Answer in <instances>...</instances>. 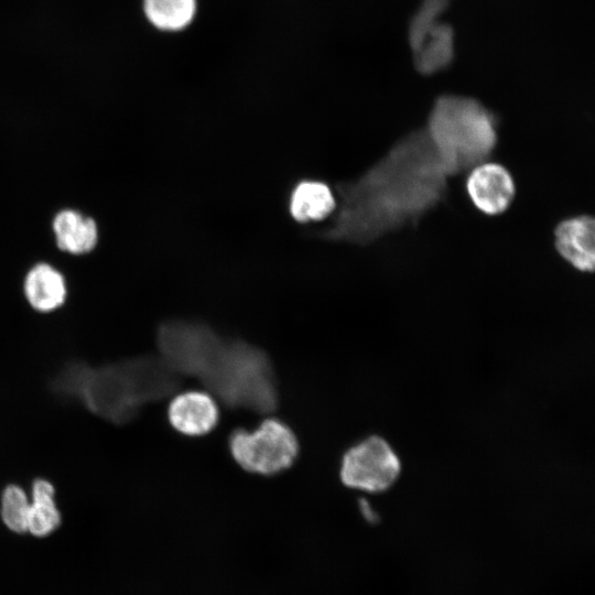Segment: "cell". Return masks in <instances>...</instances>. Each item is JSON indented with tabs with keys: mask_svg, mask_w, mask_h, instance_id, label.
Wrapping results in <instances>:
<instances>
[{
	"mask_svg": "<svg viewBox=\"0 0 595 595\" xmlns=\"http://www.w3.org/2000/svg\"><path fill=\"white\" fill-rule=\"evenodd\" d=\"M498 117L472 97H437L424 127L454 175L486 162L498 144Z\"/></svg>",
	"mask_w": 595,
	"mask_h": 595,
	"instance_id": "3",
	"label": "cell"
},
{
	"mask_svg": "<svg viewBox=\"0 0 595 595\" xmlns=\"http://www.w3.org/2000/svg\"><path fill=\"white\" fill-rule=\"evenodd\" d=\"M452 0H422L409 25V43L413 50L423 35L435 25Z\"/></svg>",
	"mask_w": 595,
	"mask_h": 595,
	"instance_id": "16",
	"label": "cell"
},
{
	"mask_svg": "<svg viewBox=\"0 0 595 595\" xmlns=\"http://www.w3.org/2000/svg\"><path fill=\"white\" fill-rule=\"evenodd\" d=\"M24 294L33 310L40 313L53 312L66 300L65 280L52 266L39 263L25 277Z\"/></svg>",
	"mask_w": 595,
	"mask_h": 595,
	"instance_id": "10",
	"label": "cell"
},
{
	"mask_svg": "<svg viewBox=\"0 0 595 595\" xmlns=\"http://www.w3.org/2000/svg\"><path fill=\"white\" fill-rule=\"evenodd\" d=\"M30 505V495L26 486L14 480H10L1 486L0 520L12 533H28Z\"/></svg>",
	"mask_w": 595,
	"mask_h": 595,
	"instance_id": "15",
	"label": "cell"
},
{
	"mask_svg": "<svg viewBox=\"0 0 595 595\" xmlns=\"http://www.w3.org/2000/svg\"><path fill=\"white\" fill-rule=\"evenodd\" d=\"M143 10L156 29L178 32L194 20L197 3L196 0H143Z\"/></svg>",
	"mask_w": 595,
	"mask_h": 595,
	"instance_id": "14",
	"label": "cell"
},
{
	"mask_svg": "<svg viewBox=\"0 0 595 595\" xmlns=\"http://www.w3.org/2000/svg\"><path fill=\"white\" fill-rule=\"evenodd\" d=\"M401 474V462L393 447L379 435H370L350 446L342 456V483L370 494L388 490Z\"/></svg>",
	"mask_w": 595,
	"mask_h": 595,
	"instance_id": "5",
	"label": "cell"
},
{
	"mask_svg": "<svg viewBox=\"0 0 595 595\" xmlns=\"http://www.w3.org/2000/svg\"><path fill=\"white\" fill-rule=\"evenodd\" d=\"M361 511H363L365 518H366L368 521H374V520H376L375 513L371 511V509L369 508V506H368L365 501H364V504H363Z\"/></svg>",
	"mask_w": 595,
	"mask_h": 595,
	"instance_id": "17",
	"label": "cell"
},
{
	"mask_svg": "<svg viewBox=\"0 0 595 595\" xmlns=\"http://www.w3.org/2000/svg\"><path fill=\"white\" fill-rule=\"evenodd\" d=\"M218 416L215 399L205 391L191 390L178 393L167 407L171 426L187 436L207 434L216 426Z\"/></svg>",
	"mask_w": 595,
	"mask_h": 595,
	"instance_id": "8",
	"label": "cell"
},
{
	"mask_svg": "<svg viewBox=\"0 0 595 595\" xmlns=\"http://www.w3.org/2000/svg\"><path fill=\"white\" fill-rule=\"evenodd\" d=\"M559 255L576 270L592 273L595 264V220L578 215L561 220L554 228Z\"/></svg>",
	"mask_w": 595,
	"mask_h": 595,
	"instance_id": "7",
	"label": "cell"
},
{
	"mask_svg": "<svg viewBox=\"0 0 595 595\" xmlns=\"http://www.w3.org/2000/svg\"><path fill=\"white\" fill-rule=\"evenodd\" d=\"M336 208V199L329 186L320 181L298 183L290 197V213L299 223L326 218Z\"/></svg>",
	"mask_w": 595,
	"mask_h": 595,
	"instance_id": "13",
	"label": "cell"
},
{
	"mask_svg": "<svg viewBox=\"0 0 595 595\" xmlns=\"http://www.w3.org/2000/svg\"><path fill=\"white\" fill-rule=\"evenodd\" d=\"M30 513L28 533L34 538H47L61 527L63 517L57 501V487L45 476L34 477L28 487Z\"/></svg>",
	"mask_w": 595,
	"mask_h": 595,
	"instance_id": "9",
	"label": "cell"
},
{
	"mask_svg": "<svg viewBox=\"0 0 595 595\" xmlns=\"http://www.w3.org/2000/svg\"><path fill=\"white\" fill-rule=\"evenodd\" d=\"M415 68L423 75L445 69L454 58V30L444 22H437L412 50Z\"/></svg>",
	"mask_w": 595,
	"mask_h": 595,
	"instance_id": "11",
	"label": "cell"
},
{
	"mask_svg": "<svg viewBox=\"0 0 595 595\" xmlns=\"http://www.w3.org/2000/svg\"><path fill=\"white\" fill-rule=\"evenodd\" d=\"M235 462L245 470L263 476L277 475L294 463L299 442L292 429L268 418L252 430L237 429L228 440Z\"/></svg>",
	"mask_w": 595,
	"mask_h": 595,
	"instance_id": "4",
	"label": "cell"
},
{
	"mask_svg": "<svg viewBox=\"0 0 595 595\" xmlns=\"http://www.w3.org/2000/svg\"><path fill=\"white\" fill-rule=\"evenodd\" d=\"M455 176L425 128L398 140L354 181L338 183V210L324 239L365 246L420 220L448 194Z\"/></svg>",
	"mask_w": 595,
	"mask_h": 595,
	"instance_id": "1",
	"label": "cell"
},
{
	"mask_svg": "<svg viewBox=\"0 0 595 595\" xmlns=\"http://www.w3.org/2000/svg\"><path fill=\"white\" fill-rule=\"evenodd\" d=\"M53 231L58 248L73 255L89 252L98 238L94 219L73 209H64L56 214Z\"/></svg>",
	"mask_w": 595,
	"mask_h": 595,
	"instance_id": "12",
	"label": "cell"
},
{
	"mask_svg": "<svg viewBox=\"0 0 595 595\" xmlns=\"http://www.w3.org/2000/svg\"><path fill=\"white\" fill-rule=\"evenodd\" d=\"M466 191L479 212L495 216L505 213L512 204L516 184L504 165L486 161L470 170Z\"/></svg>",
	"mask_w": 595,
	"mask_h": 595,
	"instance_id": "6",
	"label": "cell"
},
{
	"mask_svg": "<svg viewBox=\"0 0 595 595\" xmlns=\"http://www.w3.org/2000/svg\"><path fill=\"white\" fill-rule=\"evenodd\" d=\"M156 339L160 357L176 374L199 381L224 405L261 414L278 408L274 369L259 347L187 321L162 324Z\"/></svg>",
	"mask_w": 595,
	"mask_h": 595,
	"instance_id": "2",
	"label": "cell"
}]
</instances>
